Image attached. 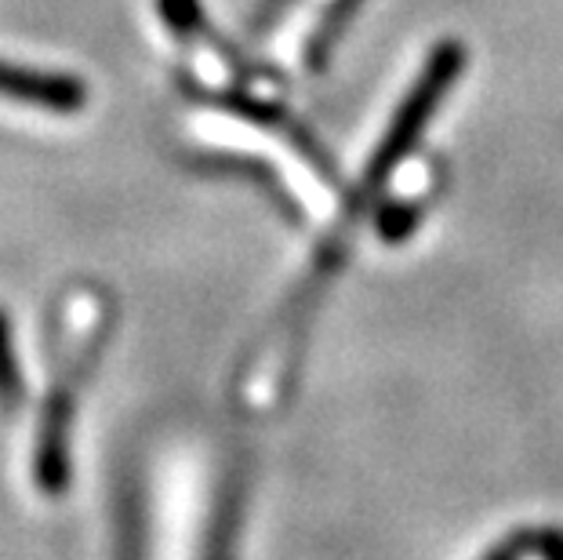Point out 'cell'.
<instances>
[{
	"label": "cell",
	"instance_id": "1",
	"mask_svg": "<svg viewBox=\"0 0 563 560\" xmlns=\"http://www.w3.org/2000/svg\"><path fill=\"white\" fill-rule=\"evenodd\" d=\"M465 66V47L459 41H443L433 47L426 69L418 74V80L407 91V99L400 102V110L393 113L389 131L382 135L375 157H371L367 172H364V189H378L386 178L393 175V168L415 150V142L422 139L426 124L433 121V113L440 110V99L454 80L462 77Z\"/></svg>",
	"mask_w": 563,
	"mask_h": 560
},
{
	"label": "cell",
	"instance_id": "5",
	"mask_svg": "<svg viewBox=\"0 0 563 560\" xmlns=\"http://www.w3.org/2000/svg\"><path fill=\"white\" fill-rule=\"evenodd\" d=\"M157 8H161V19L175 33H183V37H189V33H197L203 26L197 0H157Z\"/></svg>",
	"mask_w": 563,
	"mask_h": 560
},
{
	"label": "cell",
	"instance_id": "3",
	"mask_svg": "<svg viewBox=\"0 0 563 560\" xmlns=\"http://www.w3.org/2000/svg\"><path fill=\"white\" fill-rule=\"evenodd\" d=\"M69 426H74V400L66 389L44 400L37 448H33V481L44 495H63L69 487Z\"/></svg>",
	"mask_w": 563,
	"mask_h": 560
},
{
	"label": "cell",
	"instance_id": "4",
	"mask_svg": "<svg viewBox=\"0 0 563 560\" xmlns=\"http://www.w3.org/2000/svg\"><path fill=\"white\" fill-rule=\"evenodd\" d=\"M22 397H26V383H22L15 345H11V320L4 309H0V408L15 411Z\"/></svg>",
	"mask_w": 563,
	"mask_h": 560
},
{
	"label": "cell",
	"instance_id": "2",
	"mask_svg": "<svg viewBox=\"0 0 563 560\" xmlns=\"http://www.w3.org/2000/svg\"><path fill=\"white\" fill-rule=\"evenodd\" d=\"M0 99L69 117L88 106V85L80 77L55 74V69H37L0 58Z\"/></svg>",
	"mask_w": 563,
	"mask_h": 560
},
{
	"label": "cell",
	"instance_id": "6",
	"mask_svg": "<svg viewBox=\"0 0 563 560\" xmlns=\"http://www.w3.org/2000/svg\"><path fill=\"white\" fill-rule=\"evenodd\" d=\"M415 222L418 216L411 205H393L378 216V233L386 237V241H404V237L415 230Z\"/></svg>",
	"mask_w": 563,
	"mask_h": 560
},
{
	"label": "cell",
	"instance_id": "8",
	"mask_svg": "<svg viewBox=\"0 0 563 560\" xmlns=\"http://www.w3.org/2000/svg\"><path fill=\"white\" fill-rule=\"evenodd\" d=\"M534 550L542 560H563V528L534 531Z\"/></svg>",
	"mask_w": 563,
	"mask_h": 560
},
{
	"label": "cell",
	"instance_id": "7",
	"mask_svg": "<svg viewBox=\"0 0 563 560\" xmlns=\"http://www.w3.org/2000/svg\"><path fill=\"white\" fill-rule=\"evenodd\" d=\"M534 550V531L531 528H520V531H509L495 550H487L481 560H523L527 553Z\"/></svg>",
	"mask_w": 563,
	"mask_h": 560
}]
</instances>
